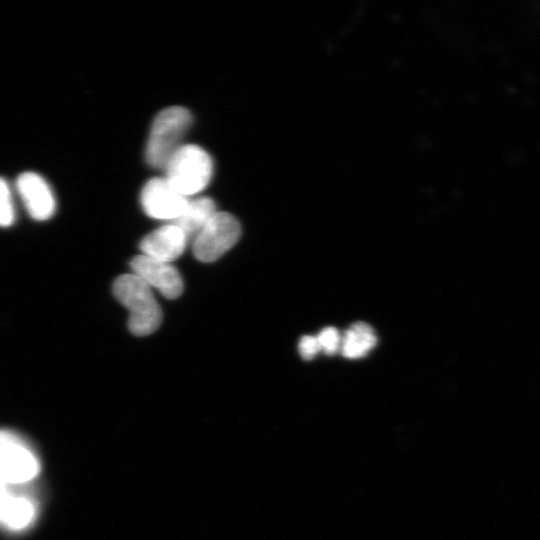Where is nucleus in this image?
Returning <instances> with one entry per match:
<instances>
[{
  "label": "nucleus",
  "mask_w": 540,
  "mask_h": 540,
  "mask_svg": "<svg viewBox=\"0 0 540 540\" xmlns=\"http://www.w3.org/2000/svg\"><path fill=\"white\" fill-rule=\"evenodd\" d=\"M116 299L129 311L128 327L136 336H147L161 324L162 312L152 288L133 273L116 278L113 284Z\"/></svg>",
  "instance_id": "1"
},
{
  "label": "nucleus",
  "mask_w": 540,
  "mask_h": 540,
  "mask_svg": "<svg viewBox=\"0 0 540 540\" xmlns=\"http://www.w3.org/2000/svg\"><path fill=\"white\" fill-rule=\"evenodd\" d=\"M192 123L190 111L170 106L154 117L145 147V160L153 168H164Z\"/></svg>",
  "instance_id": "2"
},
{
  "label": "nucleus",
  "mask_w": 540,
  "mask_h": 540,
  "mask_svg": "<svg viewBox=\"0 0 540 540\" xmlns=\"http://www.w3.org/2000/svg\"><path fill=\"white\" fill-rule=\"evenodd\" d=\"M165 179L181 195L188 197L201 192L213 175L209 153L196 144H182L165 167Z\"/></svg>",
  "instance_id": "3"
},
{
  "label": "nucleus",
  "mask_w": 540,
  "mask_h": 540,
  "mask_svg": "<svg viewBox=\"0 0 540 540\" xmlns=\"http://www.w3.org/2000/svg\"><path fill=\"white\" fill-rule=\"evenodd\" d=\"M241 234V225L228 212L216 211L193 238V254L202 262H213L232 248Z\"/></svg>",
  "instance_id": "4"
},
{
  "label": "nucleus",
  "mask_w": 540,
  "mask_h": 540,
  "mask_svg": "<svg viewBox=\"0 0 540 540\" xmlns=\"http://www.w3.org/2000/svg\"><path fill=\"white\" fill-rule=\"evenodd\" d=\"M140 202L149 217L175 221L183 212L188 198L178 193L165 177H155L143 186Z\"/></svg>",
  "instance_id": "5"
},
{
  "label": "nucleus",
  "mask_w": 540,
  "mask_h": 540,
  "mask_svg": "<svg viewBox=\"0 0 540 540\" xmlns=\"http://www.w3.org/2000/svg\"><path fill=\"white\" fill-rule=\"evenodd\" d=\"M132 273L150 288H156L168 299L179 297L183 291V280L178 270L168 262L145 255H138L130 262Z\"/></svg>",
  "instance_id": "6"
},
{
  "label": "nucleus",
  "mask_w": 540,
  "mask_h": 540,
  "mask_svg": "<svg viewBox=\"0 0 540 540\" xmlns=\"http://www.w3.org/2000/svg\"><path fill=\"white\" fill-rule=\"evenodd\" d=\"M38 471L32 453L17 442L15 435L0 431V472L5 483H23Z\"/></svg>",
  "instance_id": "7"
},
{
  "label": "nucleus",
  "mask_w": 540,
  "mask_h": 540,
  "mask_svg": "<svg viewBox=\"0 0 540 540\" xmlns=\"http://www.w3.org/2000/svg\"><path fill=\"white\" fill-rule=\"evenodd\" d=\"M17 191L29 215L37 221L51 218L56 203L52 190L42 176L34 172L20 174L16 181Z\"/></svg>",
  "instance_id": "8"
},
{
  "label": "nucleus",
  "mask_w": 540,
  "mask_h": 540,
  "mask_svg": "<svg viewBox=\"0 0 540 540\" xmlns=\"http://www.w3.org/2000/svg\"><path fill=\"white\" fill-rule=\"evenodd\" d=\"M187 241L177 225L166 224L147 234L140 242V249L145 256L170 263L182 255Z\"/></svg>",
  "instance_id": "9"
},
{
  "label": "nucleus",
  "mask_w": 540,
  "mask_h": 540,
  "mask_svg": "<svg viewBox=\"0 0 540 540\" xmlns=\"http://www.w3.org/2000/svg\"><path fill=\"white\" fill-rule=\"evenodd\" d=\"M215 212L216 206L210 197L188 199L183 212L173 223L184 232L187 239L194 238Z\"/></svg>",
  "instance_id": "10"
},
{
  "label": "nucleus",
  "mask_w": 540,
  "mask_h": 540,
  "mask_svg": "<svg viewBox=\"0 0 540 540\" xmlns=\"http://www.w3.org/2000/svg\"><path fill=\"white\" fill-rule=\"evenodd\" d=\"M376 342L372 327L364 322H356L345 331L340 348L344 357L357 359L365 356Z\"/></svg>",
  "instance_id": "11"
},
{
  "label": "nucleus",
  "mask_w": 540,
  "mask_h": 540,
  "mask_svg": "<svg viewBox=\"0 0 540 540\" xmlns=\"http://www.w3.org/2000/svg\"><path fill=\"white\" fill-rule=\"evenodd\" d=\"M33 513V506L28 500L11 497L1 520L10 528L20 529L30 522Z\"/></svg>",
  "instance_id": "12"
},
{
  "label": "nucleus",
  "mask_w": 540,
  "mask_h": 540,
  "mask_svg": "<svg viewBox=\"0 0 540 540\" xmlns=\"http://www.w3.org/2000/svg\"><path fill=\"white\" fill-rule=\"evenodd\" d=\"M15 211L11 192L7 182L0 177V227H8L14 223Z\"/></svg>",
  "instance_id": "13"
},
{
  "label": "nucleus",
  "mask_w": 540,
  "mask_h": 540,
  "mask_svg": "<svg viewBox=\"0 0 540 540\" xmlns=\"http://www.w3.org/2000/svg\"><path fill=\"white\" fill-rule=\"evenodd\" d=\"M317 340L320 350H323L328 355L336 353L341 345V336L333 327L324 328L317 336Z\"/></svg>",
  "instance_id": "14"
},
{
  "label": "nucleus",
  "mask_w": 540,
  "mask_h": 540,
  "mask_svg": "<svg viewBox=\"0 0 540 540\" xmlns=\"http://www.w3.org/2000/svg\"><path fill=\"white\" fill-rule=\"evenodd\" d=\"M298 350L303 359H312L320 351L317 337L310 335L302 336L298 344Z\"/></svg>",
  "instance_id": "15"
},
{
  "label": "nucleus",
  "mask_w": 540,
  "mask_h": 540,
  "mask_svg": "<svg viewBox=\"0 0 540 540\" xmlns=\"http://www.w3.org/2000/svg\"><path fill=\"white\" fill-rule=\"evenodd\" d=\"M10 496L5 488V485L0 486V520L2 518V515L4 513V510L10 500Z\"/></svg>",
  "instance_id": "16"
},
{
  "label": "nucleus",
  "mask_w": 540,
  "mask_h": 540,
  "mask_svg": "<svg viewBox=\"0 0 540 540\" xmlns=\"http://www.w3.org/2000/svg\"><path fill=\"white\" fill-rule=\"evenodd\" d=\"M6 483L4 482L3 478H2V475H1V472H0V486H3L5 485Z\"/></svg>",
  "instance_id": "17"
}]
</instances>
